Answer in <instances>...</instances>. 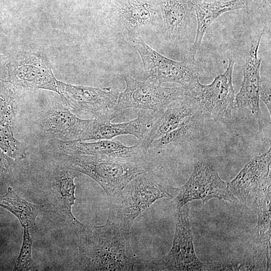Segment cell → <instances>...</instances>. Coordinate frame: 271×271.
<instances>
[{
  "instance_id": "obj_1",
  "label": "cell",
  "mask_w": 271,
  "mask_h": 271,
  "mask_svg": "<svg viewBox=\"0 0 271 271\" xmlns=\"http://www.w3.org/2000/svg\"><path fill=\"white\" fill-rule=\"evenodd\" d=\"M77 236L80 263L88 270H143L142 261L131 248L130 232L107 218L100 226H89L79 221L72 226Z\"/></svg>"
},
{
  "instance_id": "obj_2",
  "label": "cell",
  "mask_w": 271,
  "mask_h": 271,
  "mask_svg": "<svg viewBox=\"0 0 271 271\" xmlns=\"http://www.w3.org/2000/svg\"><path fill=\"white\" fill-rule=\"evenodd\" d=\"M177 188L160 182L149 171L131 180L118 194L108 199V219L130 232L137 218L157 200L171 198Z\"/></svg>"
},
{
  "instance_id": "obj_3",
  "label": "cell",
  "mask_w": 271,
  "mask_h": 271,
  "mask_svg": "<svg viewBox=\"0 0 271 271\" xmlns=\"http://www.w3.org/2000/svg\"><path fill=\"white\" fill-rule=\"evenodd\" d=\"M66 167L83 173L95 181L104 190L108 199L118 194L131 180L150 171L147 162H123L99 157L61 155Z\"/></svg>"
},
{
  "instance_id": "obj_4",
  "label": "cell",
  "mask_w": 271,
  "mask_h": 271,
  "mask_svg": "<svg viewBox=\"0 0 271 271\" xmlns=\"http://www.w3.org/2000/svg\"><path fill=\"white\" fill-rule=\"evenodd\" d=\"M105 12L110 24L132 41L142 35L161 34L159 0H106Z\"/></svg>"
},
{
  "instance_id": "obj_5",
  "label": "cell",
  "mask_w": 271,
  "mask_h": 271,
  "mask_svg": "<svg viewBox=\"0 0 271 271\" xmlns=\"http://www.w3.org/2000/svg\"><path fill=\"white\" fill-rule=\"evenodd\" d=\"M235 61L229 58L225 71L216 76L213 82L204 85L198 81L188 91L204 118L228 124L235 106V93L232 83Z\"/></svg>"
},
{
  "instance_id": "obj_6",
  "label": "cell",
  "mask_w": 271,
  "mask_h": 271,
  "mask_svg": "<svg viewBox=\"0 0 271 271\" xmlns=\"http://www.w3.org/2000/svg\"><path fill=\"white\" fill-rule=\"evenodd\" d=\"M132 42L142 60L145 80L151 78L157 80L159 84L178 83L187 90L199 80L201 69L196 59L176 61L158 53L141 37L134 38Z\"/></svg>"
},
{
  "instance_id": "obj_7",
  "label": "cell",
  "mask_w": 271,
  "mask_h": 271,
  "mask_svg": "<svg viewBox=\"0 0 271 271\" xmlns=\"http://www.w3.org/2000/svg\"><path fill=\"white\" fill-rule=\"evenodd\" d=\"M125 89L119 93L115 111L117 114L129 108L150 110L159 114L172 102L188 95L183 87L170 88L151 81H140L129 75L123 77Z\"/></svg>"
},
{
  "instance_id": "obj_8",
  "label": "cell",
  "mask_w": 271,
  "mask_h": 271,
  "mask_svg": "<svg viewBox=\"0 0 271 271\" xmlns=\"http://www.w3.org/2000/svg\"><path fill=\"white\" fill-rule=\"evenodd\" d=\"M58 93L66 105L79 114L94 118L106 117L111 120L118 114L115 111L119 92L111 87L75 85L56 80Z\"/></svg>"
},
{
  "instance_id": "obj_9",
  "label": "cell",
  "mask_w": 271,
  "mask_h": 271,
  "mask_svg": "<svg viewBox=\"0 0 271 271\" xmlns=\"http://www.w3.org/2000/svg\"><path fill=\"white\" fill-rule=\"evenodd\" d=\"M177 189L178 192L173 201L177 210L195 200H200L204 203L213 198L231 202L236 200L228 184L220 178L214 165L204 160L195 164L188 180Z\"/></svg>"
},
{
  "instance_id": "obj_10",
  "label": "cell",
  "mask_w": 271,
  "mask_h": 271,
  "mask_svg": "<svg viewBox=\"0 0 271 271\" xmlns=\"http://www.w3.org/2000/svg\"><path fill=\"white\" fill-rule=\"evenodd\" d=\"M187 204L178 209L172 246L161 258L148 263V269L164 270H203L205 266L194 250Z\"/></svg>"
},
{
  "instance_id": "obj_11",
  "label": "cell",
  "mask_w": 271,
  "mask_h": 271,
  "mask_svg": "<svg viewBox=\"0 0 271 271\" xmlns=\"http://www.w3.org/2000/svg\"><path fill=\"white\" fill-rule=\"evenodd\" d=\"M270 162L269 149L246 164L228 184L233 194L244 204L256 207L270 195Z\"/></svg>"
},
{
  "instance_id": "obj_12",
  "label": "cell",
  "mask_w": 271,
  "mask_h": 271,
  "mask_svg": "<svg viewBox=\"0 0 271 271\" xmlns=\"http://www.w3.org/2000/svg\"><path fill=\"white\" fill-rule=\"evenodd\" d=\"M7 67L9 79L14 84L58 93L57 79L44 54L19 52L7 63Z\"/></svg>"
},
{
  "instance_id": "obj_13",
  "label": "cell",
  "mask_w": 271,
  "mask_h": 271,
  "mask_svg": "<svg viewBox=\"0 0 271 271\" xmlns=\"http://www.w3.org/2000/svg\"><path fill=\"white\" fill-rule=\"evenodd\" d=\"M264 31V28H262L251 38L248 55L243 67L241 88L235 95L236 106L239 108H247L251 111L257 122L260 133L262 132L264 124L259 105L261 60L258 56V51Z\"/></svg>"
},
{
  "instance_id": "obj_14",
  "label": "cell",
  "mask_w": 271,
  "mask_h": 271,
  "mask_svg": "<svg viewBox=\"0 0 271 271\" xmlns=\"http://www.w3.org/2000/svg\"><path fill=\"white\" fill-rule=\"evenodd\" d=\"M63 154L70 155L90 156L128 162H146V151L138 144L126 146L116 140H99L94 142L80 140L59 141Z\"/></svg>"
},
{
  "instance_id": "obj_15",
  "label": "cell",
  "mask_w": 271,
  "mask_h": 271,
  "mask_svg": "<svg viewBox=\"0 0 271 271\" xmlns=\"http://www.w3.org/2000/svg\"><path fill=\"white\" fill-rule=\"evenodd\" d=\"M162 18L161 34L165 40L178 46L191 37L196 16L191 0H159Z\"/></svg>"
},
{
  "instance_id": "obj_16",
  "label": "cell",
  "mask_w": 271,
  "mask_h": 271,
  "mask_svg": "<svg viewBox=\"0 0 271 271\" xmlns=\"http://www.w3.org/2000/svg\"><path fill=\"white\" fill-rule=\"evenodd\" d=\"M158 113L144 111L133 120L122 123H112L110 118L102 117L94 118L89 127L82 135L80 141L111 140L123 134L136 137L141 142L152 127Z\"/></svg>"
},
{
  "instance_id": "obj_17",
  "label": "cell",
  "mask_w": 271,
  "mask_h": 271,
  "mask_svg": "<svg viewBox=\"0 0 271 271\" xmlns=\"http://www.w3.org/2000/svg\"><path fill=\"white\" fill-rule=\"evenodd\" d=\"M93 119H81L61 104L51 107L43 115L39 125L40 134L47 139L68 141L80 140Z\"/></svg>"
},
{
  "instance_id": "obj_18",
  "label": "cell",
  "mask_w": 271,
  "mask_h": 271,
  "mask_svg": "<svg viewBox=\"0 0 271 271\" xmlns=\"http://www.w3.org/2000/svg\"><path fill=\"white\" fill-rule=\"evenodd\" d=\"M201 113L195 101L188 95L175 101L157 116L144 140L138 143L146 151L151 143L178 127L187 117Z\"/></svg>"
},
{
  "instance_id": "obj_19",
  "label": "cell",
  "mask_w": 271,
  "mask_h": 271,
  "mask_svg": "<svg viewBox=\"0 0 271 271\" xmlns=\"http://www.w3.org/2000/svg\"><path fill=\"white\" fill-rule=\"evenodd\" d=\"M194 3L196 19V33L194 43L189 51L190 59H196V55L210 26L223 14L247 7V0H230L226 2L215 1L211 3L199 2Z\"/></svg>"
},
{
  "instance_id": "obj_20",
  "label": "cell",
  "mask_w": 271,
  "mask_h": 271,
  "mask_svg": "<svg viewBox=\"0 0 271 271\" xmlns=\"http://www.w3.org/2000/svg\"><path fill=\"white\" fill-rule=\"evenodd\" d=\"M201 113L187 117L174 130L154 141L149 149L160 150L184 146L198 139L203 129Z\"/></svg>"
},
{
  "instance_id": "obj_21",
  "label": "cell",
  "mask_w": 271,
  "mask_h": 271,
  "mask_svg": "<svg viewBox=\"0 0 271 271\" xmlns=\"http://www.w3.org/2000/svg\"><path fill=\"white\" fill-rule=\"evenodd\" d=\"M77 173L66 167L57 171L54 177L53 193L56 203L59 210L72 225L78 221L72 212V207L76 199L74 179Z\"/></svg>"
},
{
  "instance_id": "obj_22",
  "label": "cell",
  "mask_w": 271,
  "mask_h": 271,
  "mask_svg": "<svg viewBox=\"0 0 271 271\" xmlns=\"http://www.w3.org/2000/svg\"><path fill=\"white\" fill-rule=\"evenodd\" d=\"M44 205L34 204L18 195L11 187L7 192L0 195V207L13 214L19 220L23 227L33 226L36 219Z\"/></svg>"
},
{
  "instance_id": "obj_23",
  "label": "cell",
  "mask_w": 271,
  "mask_h": 271,
  "mask_svg": "<svg viewBox=\"0 0 271 271\" xmlns=\"http://www.w3.org/2000/svg\"><path fill=\"white\" fill-rule=\"evenodd\" d=\"M23 228V243L14 270H30L34 267L32 255L33 240L30 234V227L27 226Z\"/></svg>"
},
{
  "instance_id": "obj_24",
  "label": "cell",
  "mask_w": 271,
  "mask_h": 271,
  "mask_svg": "<svg viewBox=\"0 0 271 271\" xmlns=\"http://www.w3.org/2000/svg\"><path fill=\"white\" fill-rule=\"evenodd\" d=\"M0 145L14 159H22L26 157L25 146L14 137L8 127H0Z\"/></svg>"
},
{
  "instance_id": "obj_25",
  "label": "cell",
  "mask_w": 271,
  "mask_h": 271,
  "mask_svg": "<svg viewBox=\"0 0 271 271\" xmlns=\"http://www.w3.org/2000/svg\"><path fill=\"white\" fill-rule=\"evenodd\" d=\"M270 80L261 81V89L260 92V99L264 103L267 108L268 111L270 114L271 111V93H270Z\"/></svg>"
},
{
  "instance_id": "obj_26",
  "label": "cell",
  "mask_w": 271,
  "mask_h": 271,
  "mask_svg": "<svg viewBox=\"0 0 271 271\" xmlns=\"http://www.w3.org/2000/svg\"><path fill=\"white\" fill-rule=\"evenodd\" d=\"M10 170L9 162L4 155L0 151V171L5 172Z\"/></svg>"
},
{
  "instance_id": "obj_27",
  "label": "cell",
  "mask_w": 271,
  "mask_h": 271,
  "mask_svg": "<svg viewBox=\"0 0 271 271\" xmlns=\"http://www.w3.org/2000/svg\"><path fill=\"white\" fill-rule=\"evenodd\" d=\"M7 60L5 55L0 54V69H1L5 64H7Z\"/></svg>"
},
{
  "instance_id": "obj_28",
  "label": "cell",
  "mask_w": 271,
  "mask_h": 271,
  "mask_svg": "<svg viewBox=\"0 0 271 271\" xmlns=\"http://www.w3.org/2000/svg\"><path fill=\"white\" fill-rule=\"evenodd\" d=\"M193 3L199 2H204L205 0H191Z\"/></svg>"
},
{
  "instance_id": "obj_29",
  "label": "cell",
  "mask_w": 271,
  "mask_h": 271,
  "mask_svg": "<svg viewBox=\"0 0 271 271\" xmlns=\"http://www.w3.org/2000/svg\"><path fill=\"white\" fill-rule=\"evenodd\" d=\"M0 29H1V26H0Z\"/></svg>"
}]
</instances>
